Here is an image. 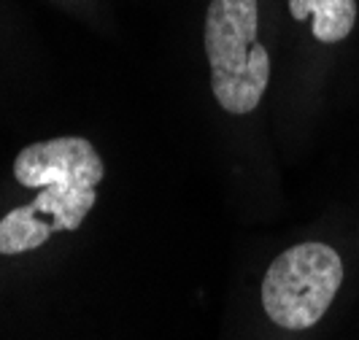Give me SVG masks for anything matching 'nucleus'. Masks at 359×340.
I'll list each match as a JSON object with an SVG mask.
<instances>
[{
	"instance_id": "obj_1",
	"label": "nucleus",
	"mask_w": 359,
	"mask_h": 340,
	"mask_svg": "<svg viewBox=\"0 0 359 340\" xmlns=\"http://www.w3.org/2000/svg\"><path fill=\"white\" fill-rule=\"evenodd\" d=\"M257 0H211L205 11V54L211 90L227 114H252L270 81V54L257 41Z\"/></svg>"
},
{
	"instance_id": "obj_2",
	"label": "nucleus",
	"mask_w": 359,
	"mask_h": 340,
	"mask_svg": "<svg viewBox=\"0 0 359 340\" xmlns=\"http://www.w3.org/2000/svg\"><path fill=\"white\" fill-rule=\"evenodd\" d=\"M343 284L341 254L308 240L281 251L262 278V308L281 329H311L324 319Z\"/></svg>"
},
{
	"instance_id": "obj_3",
	"label": "nucleus",
	"mask_w": 359,
	"mask_h": 340,
	"mask_svg": "<svg viewBox=\"0 0 359 340\" xmlns=\"http://www.w3.org/2000/svg\"><path fill=\"white\" fill-rule=\"evenodd\" d=\"M106 176L97 149L81 135H62L25 146L14 160V179L22 186L43 189L52 184L95 189Z\"/></svg>"
},
{
	"instance_id": "obj_4",
	"label": "nucleus",
	"mask_w": 359,
	"mask_h": 340,
	"mask_svg": "<svg viewBox=\"0 0 359 340\" xmlns=\"http://www.w3.org/2000/svg\"><path fill=\"white\" fill-rule=\"evenodd\" d=\"M294 22L311 19V33L319 43H341L357 25V0H289Z\"/></svg>"
}]
</instances>
